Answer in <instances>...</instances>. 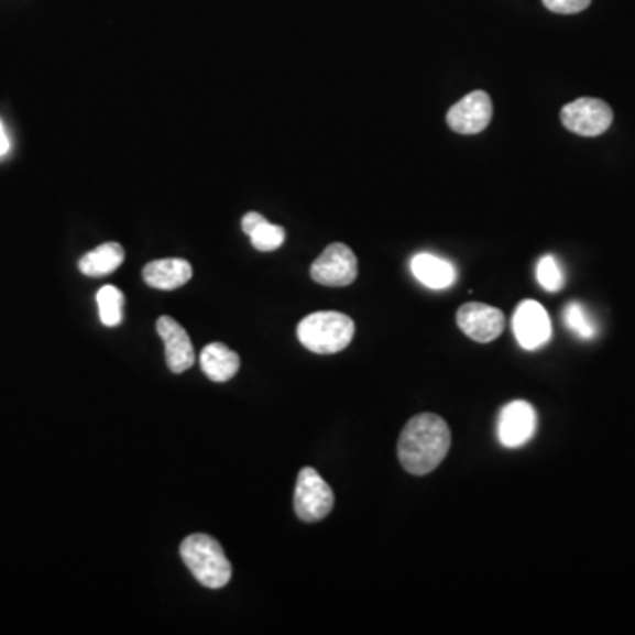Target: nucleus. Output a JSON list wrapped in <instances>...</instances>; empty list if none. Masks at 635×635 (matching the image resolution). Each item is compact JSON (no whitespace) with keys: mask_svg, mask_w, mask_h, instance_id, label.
I'll return each instance as SVG.
<instances>
[{"mask_svg":"<svg viewBox=\"0 0 635 635\" xmlns=\"http://www.w3.org/2000/svg\"><path fill=\"white\" fill-rule=\"evenodd\" d=\"M452 445L449 424L435 414H420L409 418L401 433L397 453L399 461L412 475L423 477L440 467Z\"/></svg>","mask_w":635,"mask_h":635,"instance_id":"nucleus-1","label":"nucleus"},{"mask_svg":"<svg viewBox=\"0 0 635 635\" xmlns=\"http://www.w3.org/2000/svg\"><path fill=\"white\" fill-rule=\"evenodd\" d=\"M355 336V324L350 316L338 311L307 315L297 327L298 341L318 355H332L350 347Z\"/></svg>","mask_w":635,"mask_h":635,"instance_id":"nucleus-2","label":"nucleus"},{"mask_svg":"<svg viewBox=\"0 0 635 635\" xmlns=\"http://www.w3.org/2000/svg\"><path fill=\"white\" fill-rule=\"evenodd\" d=\"M180 556L196 581L210 590L227 587L231 579V563L221 544L210 535L195 534L184 538Z\"/></svg>","mask_w":635,"mask_h":635,"instance_id":"nucleus-3","label":"nucleus"},{"mask_svg":"<svg viewBox=\"0 0 635 635\" xmlns=\"http://www.w3.org/2000/svg\"><path fill=\"white\" fill-rule=\"evenodd\" d=\"M333 493L315 468H303L295 485L294 506L298 519L318 523L329 516L333 508Z\"/></svg>","mask_w":635,"mask_h":635,"instance_id":"nucleus-4","label":"nucleus"},{"mask_svg":"<svg viewBox=\"0 0 635 635\" xmlns=\"http://www.w3.org/2000/svg\"><path fill=\"white\" fill-rule=\"evenodd\" d=\"M561 124L581 136H599L613 124V110L607 102L595 98H581L561 108Z\"/></svg>","mask_w":635,"mask_h":635,"instance_id":"nucleus-5","label":"nucleus"},{"mask_svg":"<svg viewBox=\"0 0 635 635\" xmlns=\"http://www.w3.org/2000/svg\"><path fill=\"white\" fill-rule=\"evenodd\" d=\"M359 263L348 245L336 242L325 249L311 265V277L318 285L344 288L357 280Z\"/></svg>","mask_w":635,"mask_h":635,"instance_id":"nucleus-6","label":"nucleus"},{"mask_svg":"<svg viewBox=\"0 0 635 635\" xmlns=\"http://www.w3.org/2000/svg\"><path fill=\"white\" fill-rule=\"evenodd\" d=\"M512 329L521 347L529 351L546 347L552 338L551 318L537 300H523L517 306Z\"/></svg>","mask_w":635,"mask_h":635,"instance_id":"nucleus-7","label":"nucleus"},{"mask_svg":"<svg viewBox=\"0 0 635 635\" xmlns=\"http://www.w3.org/2000/svg\"><path fill=\"white\" fill-rule=\"evenodd\" d=\"M537 431V412L526 401H512L497 418V438L506 449L528 444Z\"/></svg>","mask_w":635,"mask_h":635,"instance_id":"nucleus-8","label":"nucleus"},{"mask_svg":"<svg viewBox=\"0 0 635 635\" xmlns=\"http://www.w3.org/2000/svg\"><path fill=\"white\" fill-rule=\"evenodd\" d=\"M493 101L484 90L468 94L447 113V124L459 134H479L491 124Z\"/></svg>","mask_w":635,"mask_h":635,"instance_id":"nucleus-9","label":"nucleus"},{"mask_svg":"<svg viewBox=\"0 0 635 635\" xmlns=\"http://www.w3.org/2000/svg\"><path fill=\"white\" fill-rule=\"evenodd\" d=\"M458 325L468 338L485 344L502 336L505 315L488 304L468 303L459 307Z\"/></svg>","mask_w":635,"mask_h":635,"instance_id":"nucleus-10","label":"nucleus"},{"mask_svg":"<svg viewBox=\"0 0 635 635\" xmlns=\"http://www.w3.org/2000/svg\"><path fill=\"white\" fill-rule=\"evenodd\" d=\"M157 333L165 342L166 364L175 374L184 373L195 364V350L183 325L169 316H161L156 324Z\"/></svg>","mask_w":635,"mask_h":635,"instance_id":"nucleus-11","label":"nucleus"},{"mask_svg":"<svg viewBox=\"0 0 635 635\" xmlns=\"http://www.w3.org/2000/svg\"><path fill=\"white\" fill-rule=\"evenodd\" d=\"M193 277L191 263L183 259H165L151 262L143 269V281L151 288L172 292L189 283Z\"/></svg>","mask_w":635,"mask_h":635,"instance_id":"nucleus-12","label":"nucleus"},{"mask_svg":"<svg viewBox=\"0 0 635 635\" xmlns=\"http://www.w3.org/2000/svg\"><path fill=\"white\" fill-rule=\"evenodd\" d=\"M409 267L424 286L431 289H445L458 280V271L449 260L440 259L431 253L415 254Z\"/></svg>","mask_w":635,"mask_h":635,"instance_id":"nucleus-13","label":"nucleus"},{"mask_svg":"<svg viewBox=\"0 0 635 635\" xmlns=\"http://www.w3.org/2000/svg\"><path fill=\"white\" fill-rule=\"evenodd\" d=\"M200 365L209 380L216 383H225L239 373L240 357L222 342L207 344L201 351Z\"/></svg>","mask_w":635,"mask_h":635,"instance_id":"nucleus-14","label":"nucleus"},{"mask_svg":"<svg viewBox=\"0 0 635 635\" xmlns=\"http://www.w3.org/2000/svg\"><path fill=\"white\" fill-rule=\"evenodd\" d=\"M124 248L119 242H105L89 253L81 256L78 262L81 274L89 277H105L124 263Z\"/></svg>","mask_w":635,"mask_h":635,"instance_id":"nucleus-15","label":"nucleus"},{"mask_svg":"<svg viewBox=\"0 0 635 635\" xmlns=\"http://www.w3.org/2000/svg\"><path fill=\"white\" fill-rule=\"evenodd\" d=\"M99 318L107 327H117L124 320V294L117 286H102L96 295Z\"/></svg>","mask_w":635,"mask_h":635,"instance_id":"nucleus-16","label":"nucleus"},{"mask_svg":"<svg viewBox=\"0 0 635 635\" xmlns=\"http://www.w3.org/2000/svg\"><path fill=\"white\" fill-rule=\"evenodd\" d=\"M563 324L567 325V329L573 336H578L579 339H584V341L595 339L596 333H599L595 320L591 318L587 307L579 303H570L569 306L565 307Z\"/></svg>","mask_w":635,"mask_h":635,"instance_id":"nucleus-17","label":"nucleus"},{"mask_svg":"<svg viewBox=\"0 0 635 635\" xmlns=\"http://www.w3.org/2000/svg\"><path fill=\"white\" fill-rule=\"evenodd\" d=\"M251 244L254 249L263 251V253H271L276 251L281 245L285 244L286 233L285 228L272 225L267 219H263L260 225L254 227V230L249 233Z\"/></svg>","mask_w":635,"mask_h":635,"instance_id":"nucleus-18","label":"nucleus"},{"mask_svg":"<svg viewBox=\"0 0 635 635\" xmlns=\"http://www.w3.org/2000/svg\"><path fill=\"white\" fill-rule=\"evenodd\" d=\"M537 281L538 285L543 286L546 292H560L565 286V274L560 262L552 256L546 254L537 263Z\"/></svg>","mask_w":635,"mask_h":635,"instance_id":"nucleus-19","label":"nucleus"},{"mask_svg":"<svg viewBox=\"0 0 635 635\" xmlns=\"http://www.w3.org/2000/svg\"><path fill=\"white\" fill-rule=\"evenodd\" d=\"M547 10L558 14H576L587 10L591 0H543Z\"/></svg>","mask_w":635,"mask_h":635,"instance_id":"nucleus-20","label":"nucleus"},{"mask_svg":"<svg viewBox=\"0 0 635 635\" xmlns=\"http://www.w3.org/2000/svg\"><path fill=\"white\" fill-rule=\"evenodd\" d=\"M263 219L265 218H263L262 214L260 212L245 214L244 219H242V230H244L245 236H249V233L254 230V227L260 225Z\"/></svg>","mask_w":635,"mask_h":635,"instance_id":"nucleus-21","label":"nucleus"},{"mask_svg":"<svg viewBox=\"0 0 635 635\" xmlns=\"http://www.w3.org/2000/svg\"><path fill=\"white\" fill-rule=\"evenodd\" d=\"M10 152V139L6 134L4 125L0 122V157L6 156Z\"/></svg>","mask_w":635,"mask_h":635,"instance_id":"nucleus-22","label":"nucleus"}]
</instances>
